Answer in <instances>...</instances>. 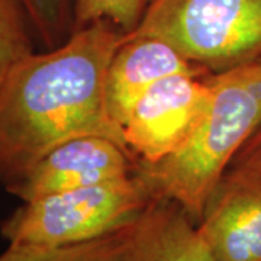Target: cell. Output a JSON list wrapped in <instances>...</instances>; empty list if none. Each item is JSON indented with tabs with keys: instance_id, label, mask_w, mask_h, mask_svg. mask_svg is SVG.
<instances>
[{
	"instance_id": "cell-1",
	"label": "cell",
	"mask_w": 261,
	"mask_h": 261,
	"mask_svg": "<svg viewBox=\"0 0 261 261\" xmlns=\"http://www.w3.org/2000/svg\"><path fill=\"white\" fill-rule=\"evenodd\" d=\"M126 37L96 22L22 60L0 87V185L28 171L57 145L84 135L125 144L105 96L113 54ZM134 155V154H132Z\"/></svg>"
},
{
	"instance_id": "cell-7",
	"label": "cell",
	"mask_w": 261,
	"mask_h": 261,
	"mask_svg": "<svg viewBox=\"0 0 261 261\" xmlns=\"http://www.w3.org/2000/svg\"><path fill=\"white\" fill-rule=\"evenodd\" d=\"M197 226L211 261H261V178L225 173Z\"/></svg>"
},
{
	"instance_id": "cell-11",
	"label": "cell",
	"mask_w": 261,
	"mask_h": 261,
	"mask_svg": "<svg viewBox=\"0 0 261 261\" xmlns=\"http://www.w3.org/2000/svg\"><path fill=\"white\" fill-rule=\"evenodd\" d=\"M37 39L20 0H0V87L13 68L37 51Z\"/></svg>"
},
{
	"instance_id": "cell-8",
	"label": "cell",
	"mask_w": 261,
	"mask_h": 261,
	"mask_svg": "<svg viewBox=\"0 0 261 261\" xmlns=\"http://www.w3.org/2000/svg\"><path fill=\"white\" fill-rule=\"evenodd\" d=\"M177 74H209L192 64L167 42L148 35L126 34L106 74V106L123 130L130 111L152 86Z\"/></svg>"
},
{
	"instance_id": "cell-9",
	"label": "cell",
	"mask_w": 261,
	"mask_h": 261,
	"mask_svg": "<svg viewBox=\"0 0 261 261\" xmlns=\"http://www.w3.org/2000/svg\"><path fill=\"white\" fill-rule=\"evenodd\" d=\"M135 261H211V257L186 211L176 202L155 199L140 219Z\"/></svg>"
},
{
	"instance_id": "cell-12",
	"label": "cell",
	"mask_w": 261,
	"mask_h": 261,
	"mask_svg": "<svg viewBox=\"0 0 261 261\" xmlns=\"http://www.w3.org/2000/svg\"><path fill=\"white\" fill-rule=\"evenodd\" d=\"M41 49L61 45L74 31V0H20Z\"/></svg>"
},
{
	"instance_id": "cell-2",
	"label": "cell",
	"mask_w": 261,
	"mask_h": 261,
	"mask_svg": "<svg viewBox=\"0 0 261 261\" xmlns=\"http://www.w3.org/2000/svg\"><path fill=\"white\" fill-rule=\"evenodd\" d=\"M211 100L187 142L137 174L159 199L176 202L199 224L216 187L261 125V60L211 73Z\"/></svg>"
},
{
	"instance_id": "cell-6",
	"label": "cell",
	"mask_w": 261,
	"mask_h": 261,
	"mask_svg": "<svg viewBox=\"0 0 261 261\" xmlns=\"http://www.w3.org/2000/svg\"><path fill=\"white\" fill-rule=\"evenodd\" d=\"M138 160L116 141L77 137L57 145L15 181L5 186L22 202L132 176Z\"/></svg>"
},
{
	"instance_id": "cell-3",
	"label": "cell",
	"mask_w": 261,
	"mask_h": 261,
	"mask_svg": "<svg viewBox=\"0 0 261 261\" xmlns=\"http://www.w3.org/2000/svg\"><path fill=\"white\" fill-rule=\"evenodd\" d=\"M159 197L132 176L22 202L0 222L9 245L63 247L87 243L138 221Z\"/></svg>"
},
{
	"instance_id": "cell-13",
	"label": "cell",
	"mask_w": 261,
	"mask_h": 261,
	"mask_svg": "<svg viewBox=\"0 0 261 261\" xmlns=\"http://www.w3.org/2000/svg\"><path fill=\"white\" fill-rule=\"evenodd\" d=\"M152 3L154 0H74V31L106 22L130 34L138 28Z\"/></svg>"
},
{
	"instance_id": "cell-4",
	"label": "cell",
	"mask_w": 261,
	"mask_h": 261,
	"mask_svg": "<svg viewBox=\"0 0 261 261\" xmlns=\"http://www.w3.org/2000/svg\"><path fill=\"white\" fill-rule=\"evenodd\" d=\"M130 34L159 38L219 73L261 60V0H154Z\"/></svg>"
},
{
	"instance_id": "cell-14",
	"label": "cell",
	"mask_w": 261,
	"mask_h": 261,
	"mask_svg": "<svg viewBox=\"0 0 261 261\" xmlns=\"http://www.w3.org/2000/svg\"><path fill=\"white\" fill-rule=\"evenodd\" d=\"M226 173L245 174L261 178V125L254 132L240 154L233 159Z\"/></svg>"
},
{
	"instance_id": "cell-5",
	"label": "cell",
	"mask_w": 261,
	"mask_h": 261,
	"mask_svg": "<svg viewBox=\"0 0 261 261\" xmlns=\"http://www.w3.org/2000/svg\"><path fill=\"white\" fill-rule=\"evenodd\" d=\"M209 74L167 77L137 102L123 125V138L138 163H159L186 144L211 100Z\"/></svg>"
},
{
	"instance_id": "cell-10",
	"label": "cell",
	"mask_w": 261,
	"mask_h": 261,
	"mask_svg": "<svg viewBox=\"0 0 261 261\" xmlns=\"http://www.w3.org/2000/svg\"><path fill=\"white\" fill-rule=\"evenodd\" d=\"M140 219L87 243L63 247L8 245L0 261H135Z\"/></svg>"
}]
</instances>
